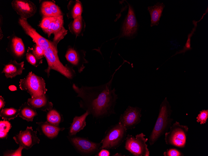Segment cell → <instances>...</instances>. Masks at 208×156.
I'll return each instance as SVG.
<instances>
[{
	"label": "cell",
	"mask_w": 208,
	"mask_h": 156,
	"mask_svg": "<svg viewBox=\"0 0 208 156\" xmlns=\"http://www.w3.org/2000/svg\"><path fill=\"white\" fill-rule=\"evenodd\" d=\"M115 73L107 83L100 86L79 87L73 84L72 87L81 98L80 107L88 112L93 118L101 119L116 113L115 107L118 99L115 88H111Z\"/></svg>",
	"instance_id": "6da1fadb"
},
{
	"label": "cell",
	"mask_w": 208,
	"mask_h": 156,
	"mask_svg": "<svg viewBox=\"0 0 208 156\" xmlns=\"http://www.w3.org/2000/svg\"><path fill=\"white\" fill-rule=\"evenodd\" d=\"M172 111L166 98L161 103L158 115L155 124L149 137L150 145L154 144L159 138L167 132L171 126L173 119L171 118Z\"/></svg>",
	"instance_id": "7a4b0ae2"
},
{
	"label": "cell",
	"mask_w": 208,
	"mask_h": 156,
	"mask_svg": "<svg viewBox=\"0 0 208 156\" xmlns=\"http://www.w3.org/2000/svg\"><path fill=\"white\" fill-rule=\"evenodd\" d=\"M126 129L119 123L111 126L106 131L101 141L100 150L117 148L125 139Z\"/></svg>",
	"instance_id": "3957f363"
},
{
	"label": "cell",
	"mask_w": 208,
	"mask_h": 156,
	"mask_svg": "<svg viewBox=\"0 0 208 156\" xmlns=\"http://www.w3.org/2000/svg\"><path fill=\"white\" fill-rule=\"evenodd\" d=\"M19 87L21 90L29 93L32 98L41 96L45 94L47 91L44 79L31 71L20 80Z\"/></svg>",
	"instance_id": "277c9868"
},
{
	"label": "cell",
	"mask_w": 208,
	"mask_h": 156,
	"mask_svg": "<svg viewBox=\"0 0 208 156\" xmlns=\"http://www.w3.org/2000/svg\"><path fill=\"white\" fill-rule=\"evenodd\" d=\"M44 50V56L47 60L48 67L45 71L48 77L50 75L51 69L56 70L68 78L71 79L73 77V73L68 67L65 66L59 60L58 55V50L54 45Z\"/></svg>",
	"instance_id": "5b68a950"
},
{
	"label": "cell",
	"mask_w": 208,
	"mask_h": 156,
	"mask_svg": "<svg viewBox=\"0 0 208 156\" xmlns=\"http://www.w3.org/2000/svg\"><path fill=\"white\" fill-rule=\"evenodd\" d=\"M143 133L137 134L135 137L128 134L126 139L125 148L135 156H149L150 152L146 142L148 138Z\"/></svg>",
	"instance_id": "8992f818"
},
{
	"label": "cell",
	"mask_w": 208,
	"mask_h": 156,
	"mask_svg": "<svg viewBox=\"0 0 208 156\" xmlns=\"http://www.w3.org/2000/svg\"><path fill=\"white\" fill-rule=\"evenodd\" d=\"M170 131L165 133L166 143L176 147H185L188 128L187 125H181L176 121L170 127Z\"/></svg>",
	"instance_id": "52a82bcc"
},
{
	"label": "cell",
	"mask_w": 208,
	"mask_h": 156,
	"mask_svg": "<svg viewBox=\"0 0 208 156\" xmlns=\"http://www.w3.org/2000/svg\"><path fill=\"white\" fill-rule=\"evenodd\" d=\"M70 142L75 149L82 154L91 155L100 150L101 143L93 142L87 138L74 136H67Z\"/></svg>",
	"instance_id": "ba28073f"
},
{
	"label": "cell",
	"mask_w": 208,
	"mask_h": 156,
	"mask_svg": "<svg viewBox=\"0 0 208 156\" xmlns=\"http://www.w3.org/2000/svg\"><path fill=\"white\" fill-rule=\"evenodd\" d=\"M141 109L129 106L120 117L119 123L126 130L135 128L141 121Z\"/></svg>",
	"instance_id": "9c48e42d"
},
{
	"label": "cell",
	"mask_w": 208,
	"mask_h": 156,
	"mask_svg": "<svg viewBox=\"0 0 208 156\" xmlns=\"http://www.w3.org/2000/svg\"><path fill=\"white\" fill-rule=\"evenodd\" d=\"M127 2L129 6L128 11L122 25L120 37L130 39L136 34L138 24L132 6Z\"/></svg>",
	"instance_id": "30bf717a"
},
{
	"label": "cell",
	"mask_w": 208,
	"mask_h": 156,
	"mask_svg": "<svg viewBox=\"0 0 208 156\" xmlns=\"http://www.w3.org/2000/svg\"><path fill=\"white\" fill-rule=\"evenodd\" d=\"M36 134L37 131L33 130L32 127L27 126L25 130L20 131L13 137V139L17 144L28 149L34 145L39 143L40 139Z\"/></svg>",
	"instance_id": "8fae6325"
},
{
	"label": "cell",
	"mask_w": 208,
	"mask_h": 156,
	"mask_svg": "<svg viewBox=\"0 0 208 156\" xmlns=\"http://www.w3.org/2000/svg\"><path fill=\"white\" fill-rule=\"evenodd\" d=\"M27 19L20 17L18 23L24 31L33 40L37 45L41 47L44 50L53 45L52 42L41 35L28 23Z\"/></svg>",
	"instance_id": "7c38bea8"
},
{
	"label": "cell",
	"mask_w": 208,
	"mask_h": 156,
	"mask_svg": "<svg viewBox=\"0 0 208 156\" xmlns=\"http://www.w3.org/2000/svg\"><path fill=\"white\" fill-rule=\"evenodd\" d=\"M12 7L20 17L27 19L33 16L37 11V7L32 2L27 0H14Z\"/></svg>",
	"instance_id": "4fadbf2b"
},
{
	"label": "cell",
	"mask_w": 208,
	"mask_h": 156,
	"mask_svg": "<svg viewBox=\"0 0 208 156\" xmlns=\"http://www.w3.org/2000/svg\"><path fill=\"white\" fill-rule=\"evenodd\" d=\"M38 126L36 129L40 135H44L48 138L53 139L56 137L60 131L64 129V127L61 128L51 124L48 122H37Z\"/></svg>",
	"instance_id": "5bb4252c"
},
{
	"label": "cell",
	"mask_w": 208,
	"mask_h": 156,
	"mask_svg": "<svg viewBox=\"0 0 208 156\" xmlns=\"http://www.w3.org/2000/svg\"><path fill=\"white\" fill-rule=\"evenodd\" d=\"M24 62L17 63L16 60H11L5 65L2 73H4L7 78H12L22 73L24 68Z\"/></svg>",
	"instance_id": "9a60e30c"
},
{
	"label": "cell",
	"mask_w": 208,
	"mask_h": 156,
	"mask_svg": "<svg viewBox=\"0 0 208 156\" xmlns=\"http://www.w3.org/2000/svg\"><path fill=\"white\" fill-rule=\"evenodd\" d=\"M27 102L35 110L46 111L51 110L53 107V103L49 101L45 94L36 98H29Z\"/></svg>",
	"instance_id": "2e32d148"
},
{
	"label": "cell",
	"mask_w": 208,
	"mask_h": 156,
	"mask_svg": "<svg viewBox=\"0 0 208 156\" xmlns=\"http://www.w3.org/2000/svg\"><path fill=\"white\" fill-rule=\"evenodd\" d=\"M89 114L88 112L86 111L82 115L74 117L73 122L69 128V136L75 135L78 132L83 129L86 124V119Z\"/></svg>",
	"instance_id": "e0dca14e"
},
{
	"label": "cell",
	"mask_w": 208,
	"mask_h": 156,
	"mask_svg": "<svg viewBox=\"0 0 208 156\" xmlns=\"http://www.w3.org/2000/svg\"><path fill=\"white\" fill-rule=\"evenodd\" d=\"M165 7V6L163 3L158 2L154 6L148 7V10L150 13L151 19V26L158 25Z\"/></svg>",
	"instance_id": "ac0fdd59"
},
{
	"label": "cell",
	"mask_w": 208,
	"mask_h": 156,
	"mask_svg": "<svg viewBox=\"0 0 208 156\" xmlns=\"http://www.w3.org/2000/svg\"><path fill=\"white\" fill-rule=\"evenodd\" d=\"M10 49L13 54L17 58H21L25 52V47L22 39L17 36L12 39Z\"/></svg>",
	"instance_id": "d6986e66"
},
{
	"label": "cell",
	"mask_w": 208,
	"mask_h": 156,
	"mask_svg": "<svg viewBox=\"0 0 208 156\" xmlns=\"http://www.w3.org/2000/svg\"><path fill=\"white\" fill-rule=\"evenodd\" d=\"M19 110V116L28 122L32 121L34 117L37 115L36 110L27 102L22 104Z\"/></svg>",
	"instance_id": "ffe728a7"
},
{
	"label": "cell",
	"mask_w": 208,
	"mask_h": 156,
	"mask_svg": "<svg viewBox=\"0 0 208 156\" xmlns=\"http://www.w3.org/2000/svg\"><path fill=\"white\" fill-rule=\"evenodd\" d=\"M19 115V110L13 107L3 108L0 112V116L2 119L8 121L14 119Z\"/></svg>",
	"instance_id": "44dd1931"
},
{
	"label": "cell",
	"mask_w": 208,
	"mask_h": 156,
	"mask_svg": "<svg viewBox=\"0 0 208 156\" xmlns=\"http://www.w3.org/2000/svg\"><path fill=\"white\" fill-rule=\"evenodd\" d=\"M47 121L53 125L59 126L62 122V116L60 113L54 109L49 111L46 116Z\"/></svg>",
	"instance_id": "7402d4cb"
},
{
	"label": "cell",
	"mask_w": 208,
	"mask_h": 156,
	"mask_svg": "<svg viewBox=\"0 0 208 156\" xmlns=\"http://www.w3.org/2000/svg\"><path fill=\"white\" fill-rule=\"evenodd\" d=\"M27 61L33 66L37 67L42 63V60L38 58L33 53L32 48H29L26 54Z\"/></svg>",
	"instance_id": "603a6c76"
},
{
	"label": "cell",
	"mask_w": 208,
	"mask_h": 156,
	"mask_svg": "<svg viewBox=\"0 0 208 156\" xmlns=\"http://www.w3.org/2000/svg\"><path fill=\"white\" fill-rule=\"evenodd\" d=\"M65 57L67 60L72 64L76 65L79 61V58L77 52L73 49L70 48L67 51Z\"/></svg>",
	"instance_id": "cb8c5ba5"
},
{
	"label": "cell",
	"mask_w": 208,
	"mask_h": 156,
	"mask_svg": "<svg viewBox=\"0 0 208 156\" xmlns=\"http://www.w3.org/2000/svg\"><path fill=\"white\" fill-rule=\"evenodd\" d=\"M67 31L63 26L59 31L54 33V37L52 42L54 47L57 49V45L59 41L62 39L67 34Z\"/></svg>",
	"instance_id": "d4e9b609"
},
{
	"label": "cell",
	"mask_w": 208,
	"mask_h": 156,
	"mask_svg": "<svg viewBox=\"0 0 208 156\" xmlns=\"http://www.w3.org/2000/svg\"><path fill=\"white\" fill-rule=\"evenodd\" d=\"M82 27V17L79 16L75 18L72 23L73 29L76 34H78L80 32Z\"/></svg>",
	"instance_id": "484cf974"
},
{
	"label": "cell",
	"mask_w": 208,
	"mask_h": 156,
	"mask_svg": "<svg viewBox=\"0 0 208 156\" xmlns=\"http://www.w3.org/2000/svg\"><path fill=\"white\" fill-rule=\"evenodd\" d=\"M56 17H44L41 20L39 26L44 31L46 30L50 23L55 20Z\"/></svg>",
	"instance_id": "4316f807"
},
{
	"label": "cell",
	"mask_w": 208,
	"mask_h": 156,
	"mask_svg": "<svg viewBox=\"0 0 208 156\" xmlns=\"http://www.w3.org/2000/svg\"><path fill=\"white\" fill-rule=\"evenodd\" d=\"M64 20L62 15L56 17L52 33H54L59 31L63 26Z\"/></svg>",
	"instance_id": "83f0119b"
},
{
	"label": "cell",
	"mask_w": 208,
	"mask_h": 156,
	"mask_svg": "<svg viewBox=\"0 0 208 156\" xmlns=\"http://www.w3.org/2000/svg\"><path fill=\"white\" fill-rule=\"evenodd\" d=\"M208 118V110H203L200 112L196 117V121L201 124H205Z\"/></svg>",
	"instance_id": "f1b7e54d"
},
{
	"label": "cell",
	"mask_w": 208,
	"mask_h": 156,
	"mask_svg": "<svg viewBox=\"0 0 208 156\" xmlns=\"http://www.w3.org/2000/svg\"><path fill=\"white\" fill-rule=\"evenodd\" d=\"M46 3L52 12L54 16L57 17L62 15V12L59 7L54 2L46 1Z\"/></svg>",
	"instance_id": "f546056e"
},
{
	"label": "cell",
	"mask_w": 208,
	"mask_h": 156,
	"mask_svg": "<svg viewBox=\"0 0 208 156\" xmlns=\"http://www.w3.org/2000/svg\"><path fill=\"white\" fill-rule=\"evenodd\" d=\"M41 12L44 17H54L46 1L43 2L41 7Z\"/></svg>",
	"instance_id": "4dcf8cb0"
},
{
	"label": "cell",
	"mask_w": 208,
	"mask_h": 156,
	"mask_svg": "<svg viewBox=\"0 0 208 156\" xmlns=\"http://www.w3.org/2000/svg\"><path fill=\"white\" fill-rule=\"evenodd\" d=\"M32 48V51L35 55L39 59H42L44 56V50L40 46L35 44Z\"/></svg>",
	"instance_id": "1f68e13d"
},
{
	"label": "cell",
	"mask_w": 208,
	"mask_h": 156,
	"mask_svg": "<svg viewBox=\"0 0 208 156\" xmlns=\"http://www.w3.org/2000/svg\"><path fill=\"white\" fill-rule=\"evenodd\" d=\"M23 149V147L19 146V148L16 150H9L5 151L3 153V156H22V151Z\"/></svg>",
	"instance_id": "d6a6232c"
},
{
	"label": "cell",
	"mask_w": 208,
	"mask_h": 156,
	"mask_svg": "<svg viewBox=\"0 0 208 156\" xmlns=\"http://www.w3.org/2000/svg\"><path fill=\"white\" fill-rule=\"evenodd\" d=\"M82 12V8L81 4L77 2L74 5L72 12V16L74 19L81 16Z\"/></svg>",
	"instance_id": "836d02e7"
},
{
	"label": "cell",
	"mask_w": 208,
	"mask_h": 156,
	"mask_svg": "<svg viewBox=\"0 0 208 156\" xmlns=\"http://www.w3.org/2000/svg\"><path fill=\"white\" fill-rule=\"evenodd\" d=\"M164 156H182L183 154L178 150L174 149H168L163 153Z\"/></svg>",
	"instance_id": "e575fe53"
},
{
	"label": "cell",
	"mask_w": 208,
	"mask_h": 156,
	"mask_svg": "<svg viewBox=\"0 0 208 156\" xmlns=\"http://www.w3.org/2000/svg\"><path fill=\"white\" fill-rule=\"evenodd\" d=\"M8 121L3 120L0 121V130L8 132L12 127Z\"/></svg>",
	"instance_id": "d590c367"
},
{
	"label": "cell",
	"mask_w": 208,
	"mask_h": 156,
	"mask_svg": "<svg viewBox=\"0 0 208 156\" xmlns=\"http://www.w3.org/2000/svg\"><path fill=\"white\" fill-rule=\"evenodd\" d=\"M56 19L52 21L50 24L47 28L44 31L45 33L47 34L48 37H50L51 35L53 34V29Z\"/></svg>",
	"instance_id": "8d00e7d4"
},
{
	"label": "cell",
	"mask_w": 208,
	"mask_h": 156,
	"mask_svg": "<svg viewBox=\"0 0 208 156\" xmlns=\"http://www.w3.org/2000/svg\"><path fill=\"white\" fill-rule=\"evenodd\" d=\"M110 155L109 151L106 149H101L95 156H109Z\"/></svg>",
	"instance_id": "74e56055"
},
{
	"label": "cell",
	"mask_w": 208,
	"mask_h": 156,
	"mask_svg": "<svg viewBox=\"0 0 208 156\" xmlns=\"http://www.w3.org/2000/svg\"><path fill=\"white\" fill-rule=\"evenodd\" d=\"M5 104V102L3 97L0 96V109H2L4 108Z\"/></svg>",
	"instance_id": "f35d334b"
},
{
	"label": "cell",
	"mask_w": 208,
	"mask_h": 156,
	"mask_svg": "<svg viewBox=\"0 0 208 156\" xmlns=\"http://www.w3.org/2000/svg\"><path fill=\"white\" fill-rule=\"evenodd\" d=\"M7 132L0 131V138L2 139H7L8 135Z\"/></svg>",
	"instance_id": "ab89813d"
},
{
	"label": "cell",
	"mask_w": 208,
	"mask_h": 156,
	"mask_svg": "<svg viewBox=\"0 0 208 156\" xmlns=\"http://www.w3.org/2000/svg\"><path fill=\"white\" fill-rule=\"evenodd\" d=\"M9 89L12 91H15L17 90L16 87L14 86H11L9 87Z\"/></svg>",
	"instance_id": "60d3db41"
}]
</instances>
